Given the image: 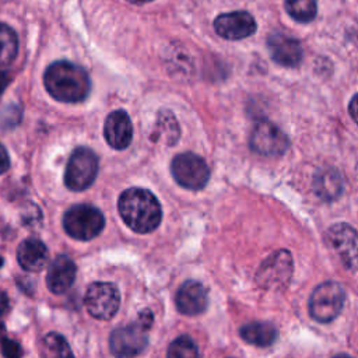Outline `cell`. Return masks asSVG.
Returning <instances> with one entry per match:
<instances>
[{"mask_svg":"<svg viewBox=\"0 0 358 358\" xmlns=\"http://www.w3.org/2000/svg\"><path fill=\"white\" fill-rule=\"evenodd\" d=\"M151 323L152 313L144 309L136 322L115 329L109 337L110 352L116 358H133L140 354L148 343L147 331Z\"/></svg>","mask_w":358,"mask_h":358,"instance_id":"3","label":"cell"},{"mask_svg":"<svg viewBox=\"0 0 358 358\" xmlns=\"http://www.w3.org/2000/svg\"><path fill=\"white\" fill-rule=\"evenodd\" d=\"M168 358H199L196 343L189 336L175 338L168 348Z\"/></svg>","mask_w":358,"mask_h":358,"instance_id":"23","label":"cell"},{"mask_svg":"<svg viewBox=\"0 0 358 358\" xmlns=\"http://www.w3.org/2000/svg\"><path fill=\"white\" fill-rule=\"evenodd\" d=\"M348 112L351 115V117L354 119V122L358 124V94H355L348 105Z\"/></svg>","mask_w":358,"mask_h":358,"instance_id":"26","label":"cell"},{"mask_svg":"<svg viewBox=\"0 0 358 358\" xmlns=\"http://www.w3.org/2000/svg\"><path fill=\"white\" fill-rule=\"evenodd\" d=\"M18 53V38L15 31L0 22V66L10 64Z\"/></svg>","mask_w":358,"mask_h":358,"instance_id":"21","label":"cell"},{"mask_svg":"<svg viewBox=\"0 0 358 358\" xmlns=\"http://www.w3.org/2000/svg\"><path fill=\"white\" fill-rule=\"evenodd\" d=\"M117 210L124 224L134 232L148 234L154 231L162 218L158 199L147 189L130 187L117 200Z\"/></svg>","mask_w":358,"mask_h":358,"instance_id":"2","label":"cell"},{"mask_svg":"<svg viewBox=\"0 0 358 358\" xmlns=\"http://www.w3.org/2000/svg\"><path fill=\"white\" fill-rule=\"evenodd\" d=\"M76 273L77 267L69 256L59 255L57 257H55L50 262L46 274V285L49 291L56 295L69 291L76 280Z\"/></svg>","mask_w":358,"mask_h":358,"instance_id":"16","label":"cell"},{"mask_svg":"<svg viewBox=\"0 0 358 358\" xmlns=\"http://www.w3.org/2000/svg\"><path fill=\"white\" fill-rule=\"evenodd\" d=\"M287 13L298 22H309L316 17V0H285Z\"/></svg>","mask_w":358,"mask_h":358,"instance_id":"22","label":"cell"},{"mask_svg":"<svg viewBox=\"0 0 358 358\" xmlns=\"http://www.w3.org/2000/svg\"><path fill=\"white\" fill-rule=\"evenodd\" d=\"M105 218L99 208L91 204H76L63 215L66 234L77 241H90L101 234Z\"/></svg>","mask_w":358,"mask_h":358,"instance_id":"4","label":"cell"},{"mask_svg":"<svg viewBox=\"0 0 358 358\" xmlns=\"http://www.w3.org/2000/svg\"><path fill=\"white\" fill-rule=\"evenodd\" d=\"M241 337L256 347H268L277 340V329L268 322H250L239 329Z\"/></svg>","mask_w":358,"mask_h":358,"instance_id":"19","label":"cell"},{"mask_svg":"<svg viewBox=\"0 0 358 358\" xmlns=\"http://www.w3.org/2000/svg\"><path fill=\"white\" fill-rule=\"evenodd\" d=\"M98 165V155L91 148H76L66 165L64 185L73 192L88 189L96 179Z\"/></svg>","mask_w":358,"mask_h":358,"instance_id":"5","label":"cell"},{"mask_svg":"<svg viewBox=\"0 0 358 358\" xmlns=\"http://www.w3.org/2000/svg\"><path fill=\"white\" fill-rule=\"evenodd\" d=\"M312 183L315 194L324 201L336 200L344 190V179L341 173L330 166L319 169L315 173Z\"/></svg>","mask_w":358,"mask_h":358,"instance_id":"18","label":"cell"},{"mask_svg":"<svg viewBox=\"0 0 358 358\" xmlns=\"http://www.w3.org/2000/svg\"><path fill=\"white\" fill-rule=\"evenodd\" d=\"M127 1L131 4H144V3H150L152 0H127Z\"/></svg>","mask_w":358,"mask_h":358,"instance_id":"29","label":"cell"},{"mask_svg":"<svg viewBox=\"0 0 358 358\" xmlns=\"http://www.w3.org/2000/svg\"><path fill=\"white\" fill-rule=\"evenodd\" d=\"M8 81H10V76L6 71H0V94L4 91Z\"/></svg>","mask_w":358,"mask_h":358,"instance_id":"28","label":"cell"},{"mask_svg":"<svg viewBox=\"0 0 358 358\" xmlns=\"http://www.w3.org/2000/svg\"><path fill=\"white\" fill-rule=\"evenodd\" d=\"M171 172L176 183L189 190L203 189L210 179L207 162L194 152H182L173 157Z\"/></svg>","mask_w":358,"mask_h":358,"instance_id":"7","label":"cell"},{"mask_svg":"<svg viewBox=\"0 0 358 358\" xmlns=\"http://www.w3.org/2000/svg\"><path fill=\"white\" fill-rule=\"evenodd\" d=\"M1 264H3V259L0 257V266H1Z\"/></svg>","mask_w":358,"mask_h":358,"instance_id":"31","label":"cell"},{"mask_svg":"<svg viewBox=\"0 0 358 358\" xmlns=\"http://www.w3.org/2000/svg\"><path fill=\"white\" fill-rule=\"evenodd\" d=\"M324 238L347 270H358V232L351 225L334 224L327 229Z\"/></svg>","mask_w":358,"mask_h":358,"instance_id":"8","label":"cell"},{"mask_svg":"<svg viewBox=\"0 0 358 358\" xmlns=\"http://www.w3.org/2000/svg\"><path fill=\"white\" fill-rule=\"evenodd\" d=\"M42 358H74L66 338L59 333H48L41 341Z\"/></svg>","mask_w":358,"mask_h":358,"instance_id":"20","label":"cell"},{"mask_svg":"<svg viewBox=\"0 0 358 358\" xmlns=\"http://www.w3.org/2000/svg\"><path fill=\"white\" fill-rule=\"evenodd\" d=\"M0 344H1V354L6 358H21L22 357V348L17 341L3 337Z\"/></svg>","mask_w":358,"mask_h":358,"instance_id":"24","label":"cell"},{"mask_svg":"<svg viewBox=\"0 0 358 358\" xmlns=\"http://www.w3.org/2000/svg\"><path fill=\"white\" fill-rule=\"evenodd\" d=\"M176 309L187 316L200 315L206 310L208 303V295L206 287L196 281V280H187L185 281L175 296Z\"/></svg>","mask_w":358,"mask_h":358,"instance_id":"14","label":"cell"},{"mask_svg":"<svg viewBox=\"0 0 358 358\" xmlns=\"http://www.w3.org/2000/svg\"><path fill=\"white\" fill-rule=\"evenodd\" d=\"M43 84L52 98L64 103L83 102L91 91L88 73L81 66L67 60H57L48 66Z\"/></svg>","mask_w":358,"mask_h":358,"instance_id":"1","label":"cell"},{"mask_svg":"<svg viewBox=\"0 0 358 358\" xmlns=\"http://www.w3.org/2000/svg\"><path fill=\"white\" fill-rule=\"evenodd\" d=\"M103 137L115 150H124L130 145L133 126L129 115L123 109L113 110L108 115L103 124Z\"/></svg>","mask_w":358,"mask_h":358,"instance_id":"15","label":"cell"},{"mask_svg":"<svg viewBox=\"0 0 358 358\" xmlns=\"http://www.w3.org/2000/svg\"><path fill=\"white\" fill-rule=\"evenodd\" d=\"M8 310V298L6 294H0V330H3V317Z\"/></svg>","mask_w":358,"mask_h":358,"instance_id":"27","label":"cell"},{"mask_svg":"<svg viewBox=\"0 0 358 358\" xmlns=\"http://www.w3.org/2000/svg\"><path fill=\"white\" fill-rule=\"evenodd\" d=\"M249 144L255 152L266 157L282 155L289 148L287 134L268 120H259L255 124L250 133Z\"/></svg>","mask_w":358,"mask_h":358,"instance_id":"10","label":"cell"},{"mask_svg":"<svg viewBox=\"0 0 358 358\" xmlns=\"http://www.w3.org/2000/svg\"><path fill=\"white\" fill-rule=\"evenodd\" d=\"M344 302V288L336 281H324L309 296V313L319 323H330L338 316Z\"/></svg>","mask_w":358,"mask_h":358,"instance_id":"6","label":"cell"},{"mask_svg":"<svg viewBox=\"0 0 358 358\" xmlns=\"http://www.w3.org/2000/svg\"><path fill=\"white\" fill-rule=\"evenodd\" d=\"M88 313L98 320H109L115 316L120 305V294L112 282H92L84 296Z\"/></svg>","mask_w":358,"mask_h":358,"instance_id":"9","label":"cell"},{"mask_svg":"<svg viewBox=\"0 0 358 358\" xmlns=\"http://www.w3.org/2000/svg\"><path fill=\"white\" fill-rule=\"evenodd\" d=\"M17 260L27 271H41L49 260V252L42 241L28 238L20 243L17 249Z\"/></svg>","mask_w":358,"mask_h":358,"instance_id":"17","label":"cell"},{"mask_svg":"<svg viewBox=\"0 0 358 358\" xmlns=\"http://www.w3.org/2000/svg\"><path fill=\"white\" fill-rule=\"evenodd\" d=\"M256 21L252 14L246 11H232L220 14L214 20L215 32L229 41L245 39L256 32Z\"/></svg>","mask_w":358,"mask_h":358,"instance_id":"12","label":"cell"},{"mask_svg":"<svg viewBox=\"0 0 358 358\" xmlns=\"http://www.w3.org/2000/svg\"><path fill=\"white\" fill-rule=\"evenodd\" d=\"M267 49L271 59L284 67H295L301 63L303 49L301 42L282 32H273L267 38Z\"/></svg>","mask_w":358,"mask_h":358,"instance_id":"13","label":"cell"},{"mask_svg":"<svg viewBox=\"0 0 358 358\" xmlns=\"http://www.w3.org/2000/svg\"><path fill=\"white\" fill-rule=\"evenodd\" d=\"M333 358H352V357H350V355H347V354H338V355H336V357H333Z\"/></svg>","mask_w":358,"mask_h":358,"instance_id":"30","label":"cell"},{"mask_svg":"<svg viewBox=\"0 0 358 358\" xmlns=\"http://www.w3.org/2000/svg\"><path fill=\"white\" fill-rule=\"evenodd\" d=\"M10 168V157L6 147L0 143V175L6 173Z\"/></svg>","mask_w":358,"mask_h":358,"instance_id":"25","label":"cell"},{"mask_svg":"<svg viewBox=\"0 0 358 358\" xmlns=\"http://www.w3.org/2000/svg\"><path fill=\"white\" fill-rule=\"evenodd\" d=\"M292 275V257L287 250L271 253L259 267L256 281L266 289L284 288Z\"/></svg>","mask_w":358,"mask_h":358,"instance_id":"11","label":"cell"}]
</instances>
